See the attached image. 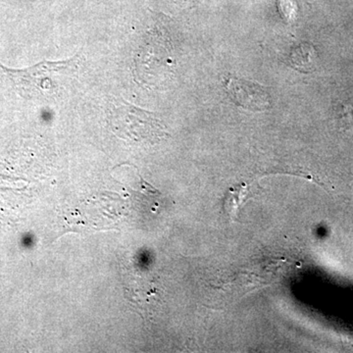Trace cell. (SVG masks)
<instances>
[{
  "label": "cell",
  "instance_id": "cell-1",
  "mask_svg": "<svg viewBox=\"0 0 353 353\" xmlns=\"http://www.w3.org/2000/svg\"><path fill=\"white\" fill-rule=\"evenodd\" d=\"M77 57L65 61H43L27 69H8L2 64L0 68L6 72L23 97L46 99L59 92L62 77H69L75 72L78 65Z\"/></svg>",
  "mask_w": 353,
  "mask_h": 353
},
{
  "label": "cell",
  "instance_id": "cell-2",
  "mask_svg": "<svg viewBox=\"0 0 353 353\" xmlns=\"http://www.w3.org/2000/svg\"><path fill=\"white\" fill-rule=\"evenodd\" d=\"M108 123L116 136L139 143H157L168 136L162 121L154 113L143 110L128 102L113 106Z\"/></svg>",
  "mask_w": 353,
  "mask_h": 353
},
{
  "label": "cell",
  "instance_id": "cell-3",
  "mask_svg": "<svg viewBox=\"0 0 353 353\" xmlns=\"http://www.w3.org/2000/svg\"><path fill=\"white\" fill-rule=\"evenodd\" d=\"M226 90L234 102L248 110L263 111L270 108V97L254 83L231 78L226 83Z\"/></svg>",
  "mask_w": 353,
  "mask_h": 353
},
{
  "label": "cell",
  "instance_id": "cell-4",
  "mask_svg": "<svg viewBox=\"0 0 353 353\" xmlns=\"http://www.w3.org/2000/svg\"><path fill=\"white\" fill-rule=\"evenodd\" d=\"M246 194L248 192H246L245 185H241L230 190L226 194L224 201V209L232 220H236V216L238 214L241 204L245 201Z\"/></svg>",
  "mask_w": 353,
  "mask_h": 353
},
{
  "label": "cell",
  "instance_id": "cell-5",
  "mask_svg": "<svg viewBox=\"0 0 353 353\" xmlns=\"http://www.w3.org/2000/svg\"><path fill=\"white\" fill-rule=\"evenodd\" d=\"M345 119L347 121V124L353 129V104L345 106Z\"/></svg>",
  "mask_w": 353,
  "mask_h": 353
}]
</instances>
